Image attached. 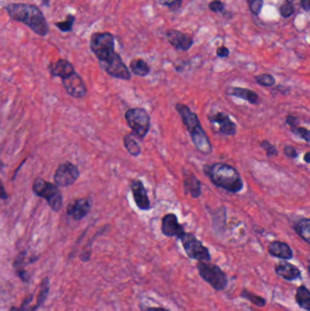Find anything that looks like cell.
Returning a JSON list of instances; mask_svg holds the SVG:
<instances>
[{"instance_id":"4","label":"cell","mask_w":310,"mask_h":311,"mask_svg":"<svg viewBox=\"0 0 310 311\" xmlns=\"http://www.w3.org/2000/svg\"><path fill=\"white\" fill-rule=\"evenodd\" d=\"M89 47L99 63L110 60L115 54V38L109 32H95L89 40Z\"/></svg>"},{"instance_id":"34","label":"cell","mask_w":310,"mask_h":311,"mask_svg":"<svg viewBox=\"0 0 310 311\" xmlns=\"http://www.w3.org/2000/svg\"><path fill=\"white\" fill-rule=\"evenodd\" d=\"M183 0H159V3L162 6L168 7L173 12H177L182 6Z\"/></svg>"},{"instance_id":"13","label":"cell","mask_w":310,"mask_h":311,"mask_svg":"<svg viewBox=\"0 0 310 311\" xmlns=\"http://www.w3.org/2000/svg\"><path fill=\"white\" fill-rule=\"evenodd\" d=\"M134 201L140 210L147 211L151 208V203L144 183L140 179H134L130 184Z\"/></svg>"},{"instance_id":"43","label":"cell","mask_w":310,"mask_h":311,"mask_svg":"<svg viewBox=\"0 0 310 311\" xmlns=\"http://www.w3.org/2000/svg\"><path fill=\"white\" fill-rule=\"evenodd\" d=\"M300 4H301V7L305 11H307V12L310 11V0H300Z\"/></svg>"},{"instance_id":"6","label":"cell","mask_w":310,"mask_h":311,"mask_svg":"<svg viewBox=\"0 0 310 311\" xmlns=\"http://www.w3.org/2000/svg\"><path fill=\"white\" fill-rule=\"evenodd\" d=\"M125 120L132 130L133 136L143 140L150 130L151 119L143 107L129 108L125 114Z\"/></svg>"},{"instance_id":"38","label":"cell","mask_w":310,"mask_h":311,"mask_svg":"<svg viewBox=\"0 0 310 311\" xmlns=\"http://www.w3.org/2000/svg\"><path fill=\"white\" fill-rule=\"evenodd\" d=\"M25 258H26V252H22L18 256V258L15 259L14 268L17 270H22V267L25 265Z\"/></svg>"},{"instance_id":"44","label":"cell","mask_w":310,"mask_h":311,"mask_svg":"<svg viewBox=\"0 0 310 311\" xmlns=\"http://www.w3.org/2000/svg\"><path fill=\"white\" fill-rule=\"evenodd\" d=\"M90 256H91V252L88 251V250H86V251L83 252V253L81 254L80 258L82 259V261L86 262V261H88V260L90 259Z\"/></svg>"},{"instance_id":"21","label":"cell","mask_w":310,"mask_h":311,"mask_svg":"<svg viewBox=\"0 0 310 311\" xmlns=\"http://www.w3.org/2000/svg\"><path fill=\"white\" fill-rule=\"evenodd\" d=\"M49 70L53 77H59L61 79H65L76 72L72 64L69 61L62 59H60L55 63H52L49 66Z\"/></svg>"},{"instance_id":"30","label":"cell","mask_w":310,"mask_h":311,"mask_svg":"<svg viewBox=\"0 0 310 311\" xmlns=\"http://www.w3.org/2000/svg\"><path fill=\"white\" fill-rule=\"evenodd\" d=\"M259 146H261V148L264 150L269 158L277 157V155H278L277 147L274 146V145L271 143L270 141H269V140H267V139L261 141V142L259 143Z\"/></svg>"},{"instance_id":"14","label":"cell","mask_w":310,"mask_h":311,"mask_svg":"<svg viewBox=\"0 0 310 311\" xmlns=\"http://www.w3.org/2000/svg\"><path fill=\"white\" fill-rule=\"evenodd\" d=\"M62 83L64 87L66 88V92L74 98L80 99L86 96V85L82 78L77 72L71 74L65 79H62Z\"/></svg>"},{"instance_id":"32","label":"cell","mask_w":310,"mask_h":311,"mask_svg":"<svg viewBox=\"0 0 310 311\" xmlns=\"http://www.w3.org/2000/svg\"><path fill=\"white\" fill-rule=\"evenodd\" d=\"M290 130L291 132L293 133L294 135L299 137L300 139H304L307 143H310V131L307 127L298 126L297 127H295V128H293V129H290Z\"/></svg>"},{"instance_id":"3","label":"cell","mask_w":310,"mask_h":311,"mask_svg":"<svg viewBox=\"0 0 310 311\" xmlns=\"http://www.w3.org/2000/svg\"><path fill=\"white\" fill-rule=\"evenodd\" d=\"M176 110L182 119L186 130L190 134L192 142L198 151L204 155H210L212 153V144L204 128L201 126L198 115L193 112L189 106L182 103L176 105Z\"/></svg>"},{"instance_id":"9","label":"cell","mask_w":310,"mask_h":311,"mask_svg":"<svg viewBox=\"0 0 310 311\" xmlns=\"http://www.w3.org/2000/svg\"><path fill=\"white\" fill-rule=\"evenodd\" d=\"M99 65L104 71L115 79L131 80V72L118 53L115 54L110 60L99 63Z\"/></svg>"},{"instance_id":"11","label":"cell","mask_w":310,"mask_h":311,"mask_svg":"<svg viewBox=\"0 0 310 311\" xmlns=\"http://www.w3.org/2000/svg\"><path fill=\"white\" fill-rule=\"evenodd\" d=\"M208 120L214 125H218V132L226 136H235L238 131L237 125L230 117L224 112H213L208 115Z\"/></svg>"},{"instance_id":"29","label":"cell","mask_w":310,"mask_h":311,"mask_svg":"<svg viewBox=\"0 0 310 311\" xmlns=\"http://www.w3.org/2000/svg\"><path fill=\"white\" fill-rule=\"evenodd\" d=\"M255 80L259 86H266V87H270L276 84V80L270 74H261L258 75Z\"/></svg>"},{"instance_id":"7","label":"cell","mask_w":310,"mask_h":311,"mask_svg":"<svg viewBox=\"0 0 310 311\" xmlns=\"http://www.w3.org/2000/svg\"><path fill=\"white\" fill-rule=\"evenodd\" d=\"M33 191L37 196L46 199L54 211H60L62 208L63 199L58 186L44 179H37L34 182Z\"/></svg>"},{"instance_id":"39","label":"cell","mask_w":310,"mask_h":311,"mask_svg":"<svg viewBox=\"0 0 310 311\" xmlns=\"http://www.w3.org/2000/svg\"><path fill=\"white\" fill-rule=\"evenodd\" d=\"M286 124L289 126L290 129H293L295 127L299 126V121L296 116L294 115H289L286 119Z\"/></svg>"},{"instance_id":"20","label":"cell","mask_w":310,"mask_h":311,"mask_svg":"<svg viewBox=\"0 0 310 311\" xmlns=\"http://www.w3.org/2000/svg\"><path fill=\"white\" fill-rule=\"evenodd\" d=\"M229 95L232 97L245 100L255 106H258L261 102L260 97L257 92L245 87H239V86L232 87L229 91Z\"/></svg>"},{"instance_id":"12","label":"cell","mask_w":310,"mask_h":311,"mask_svg":"<svg viewBox=\"0 0 310 311\" xmlns=\"http://www.w3.org/2000/svg\"><path fill=\"white\" fill-rule=\"evenodd\" d=\"M161 231L168 238L176 237L178 239L185 234L184 227L178 222V217L174 213H168L162 218Z\"/></svg>"},{"instance_id":"41","label":"cell","mask_w":310,"mask_h":311,"mask_svg":"<svg viewBox=\"0 0 310 311\" xmlns=\"http://www.w3.org/2000/svg\"><path fill=\"white\" fill-rule=\"evenodd\" d=\"M18 275H19L20 279L23 282H25V283H27L29 281V279H30L29 273L27 270H18Z\"/></svg>"},{"instance_id":"23","label":"cell","mask_w":310,"mask_h":311,"mask_svg":"<svg viewBox=\"0 0 310 311\" xmlns=\"http://www.w3.org/2000/svg\"><path fill=\"white\" fill-rule=\"evenodd\" d=\"M294 230L305 242L310 244V219L308 218L297 220L293 227Z\"/></svg>"},{"instance_id":"47","label":"cell","mask_w":310,"mask_h":311,"mask_svg":"<svg viewBox=\"0 0 310 311\" xmlns=\"http://www.w3.org/2000/svg\"><path fill=\"white\" fill-rule=\"evenodd\" d=\"M288 3H292V2H294L295 0H286Z\"/></svg>"},{"instance_id":"1","label":"cell","mask_w":310,"mask_h":311,"mask_svg":"<svg viewBox=\"0 0 310 311\" xmlns=\"http://www.w3.org/2000/svg\"><path fill=\"white\" fill-rule=\"evenodd\" d=\"M10 20L20 22L40 37L49 33V25L40 8L28 3H10L5 6Z\"/></svg>"},{"instance_id":"27","label":"cell","mask_w":310,"mask_h":311,"mask_svg":"<svg viewBox=\"0 0 310 311\" xmlns=\"http://www.w3.org/2000/svg\"><path fill=\"white\" fill-rule=\"evenodd\" d=\"M240 297L244 299L248 300L252 304L257 306L258 308H264L267 305V300L263 297L257 296L256 294H254L253 292L249 291L248 290H243L240 293Z\"/></svg>"},{"instance_id":"37","label":"cell","mask_w":310,"mask_h":311,"mask_svg":"<svg viewBox=\"0 0 310 311\" xmlns=\"http://www.w3.org/2000/svg\"><path fill=\"white\" fill-rule=\"evenodd\" d=\"M284 154L289 158V159H297V156H298V153H297V149L293 146H286L284 147Z\"/></svg>"},{"instance_id":"19","label":"cell","mask_w":310,"mask_h":311,"mask_svg":"<svg viewBox=\"0 0 310 311\" xmlns=\"http://www.w3.org/2000/svg\"><path fill=\"white\" fill-rule=\"evenodd\" d=\"M91 207L90 200L87 199H77L67 207V213L73 219L80 220L86 217Z\"/></svg>"},{"instance_id":"15","label":"cell","mask_w":310,"mask_h":311,"mask_svg":"<svg viewBox=\"0 0 310 311\" xmlns=\"http://www.w3.org/2000/svg\"><path fill=\"white\" fill-rule=\"evenodd\" d=\"M165 36L169 44L178 50L187 51L188 49L191 48L194 44V40H192L191 37H189L186 34L182 33L178 30L169 29L166 31Z\"/></svg>"},{"instance_id":"8","label":"cell","mask_w":310,"mask_h":311,"mask_svg":"<svg viewBox=\"0 0 310 311\" xmlns=\"http://www.w3.org/2000/svg\"><path fill=\"white\" fill-rule=\"evenodd\" d=\"M179 239L188 258L204 262L211 261V254L209 249L205 247L193 233L185 232V234Z\"/></svg>"},{"instance_id":"10","label":"cell","mask_w":310,"mask_h":311,"mask_svg":"<svg viewBox=\"0 0 310 311\" xmlns=\"http://www.w3.org/2000/svg\"><path fill=\"white\" fill-rule=\"evenodd\" d=\"M80 177L79 168L71 163L67 162L60 166L55 174V182L59 187H68L76 182Z\"/></svg>"},{"instance_id":"31","label":"cell","mask_w":310,"mask_h":311,"mask_svg":"<svg viewBox=\"0 0 310 311\" xmlns=\"http://www.w3.org/2000/svg\"><path fill=\"white\" fill-rule=\"evenodd\" d=\"M33 294H31L30 296H28L27 298H25V300L23 301L22 305L20 306V308H17V307H12L10 308L9 311H37L38 309L36 308V306L31 307L30 303L32 302L33 300Z\"/></svg>"},{"instance_id":"45","label":"cell","mask_w":310,"mask_h":311,"mask_svg":"<svg viewBox=\"0 0 310 311\" xmlns=\"http://www.w3.org/2000/svg\"><path fill=\"white\" fill-rule=\"evenodd\" d=\"M7 198V194L0 181V199H6Z\"/></svg>"},{"instance_id":"5","label":"cell","mask_w":310,"mask_h":311,"mask_svg":"<svg viewBox=\"0 0 310 311\" xmlns=\"http://www.w3.org/2000/svg\"><path fill=\"white\" fill-rule=\"evenodd\" d=\"M197 270L200 278L210 285L217 291H222L226 290L228 285V277L220 267L210 262L198 261Z\"/></svg>"},{"instance_id":"42","label":"cell","mask_w":310,"mask_h":311,"mask_svg":"<svg viewBox=\"0 0 310 311\" xmlns=\"http://www.w3.org/2000/svg\"><path fill=\"white\" fill-rule=\"evenodd\" d=\"M139 308H140L141 311H170L165 308H162V307H145V306L140 305Z\"/></svg>"},{"instance_id":"36","label":"cell","mask_w":310,"mask_h":311,"mask_svg":"<svg viewBox=\"0 0 310 311\" xmlns=\"http://www.w3.org/2000/svg\"><path fill=\"white\" fill-rule=\"evenodd\" d=\"M208 7L215 13H223L225 11V4L220 0H213L208 4Z\"/></svg>"},{"instance_id":"25","label":"cell","mask_w":310,"mask_h":311,"mask_svg":"<svg viewBox=\"0 0 310 311\" xmlns=\"http://www.w3.org/2000/svg\"><path fill=\"white\" fill-rule=\"evenodd\" d=\"M124 146L127 152L133 157H139L142 152L139 142L135 139L132 134H127L124 137Z\"/></svg>"},{"instance_id":"28","label":"cell","mask_w":310,"mask_h":311,"mask_svg":"<svg viewBox=\"0 0 310 311\" xmlns=\"http://www.w3.org/2000/svg\"><path fill=\"white\" fill-rule=\"evenodd\" d=\"M76 21V17L71 14H68L66 16V20L62 22H56L54 23V26L57 27L58 29H60L61 32L63 33H68L71 32L73 30V27Z\"/></svg>"},{"instance_id":"35","label":"cell","mask_w":310,"mask_h":311,"mask_svg":"<svg viewBox=\"0 0 310 311\" xmlns=\"http://www.w3.org/2000/svg\"><path fill=\"white\" fill-rule=\"evenodd\" d=\"M279 13L283 17L284 19H288L291 17L293 14L295 13V8L292 5V3H285L280 8H279Z\"/></svg>"},{"instance_id":"24","label":"cell","mask_w":310,"mask_h":311,"mask_svg":"<svg viewBox=\"0 0 310 311\" xmlns=\"http://www.w3.org/2000/svg\"><path fill=\"white\" fill-rule=\"evenodd\" d=\"M129 67L131 72L139 77H145L150 73V66L145 60L141 59L133 60L129 64Z\"/></svg>"},{"instance_id":"17","label":"cell","mask_w":310,"mask_h":311,"mask_svg":"<svg viewBox=\"0 0 310 311\" xmlns=\"http://www.w3.org/2000/svg\"><path fill=\"white\" fill-rule=\"evenodd\" d=\"M268 251L272 257L283 260H290L294 257V252L290 246L279 240L270 242L268 246Z\"/></svg>"},{"instance_id":"33","label":"cell","mask_w":310,"mask_h":311,"mask_svg":"<svg viewBox=\"0 0 310 311\" xmlns=\"http://www.w3.org/2000/svg\"><path fill=\"white\" fill-rule=\"evenodd\" d=\"M249 6L251 13L255 16H258L261 13L264 0H246Z\"/></svg>"},{"instance_id":"18","label":"cell","mask_w":310,"mask_h":311,"mask_svg":"<svg viewBox=\"0 0 310 311\" xmlns=\"http://www.w3.org/2000/svg\"><path fill=\"white\" fill-rule=\"evenodd\" d=\"M275 272L277 276L287 281H294L301 278V271L297 266L293 265L289 261H280L275 266Z\"/></svg>"},{"instance_id":"16","label":"cell","mask_w":310,"mask_h":311,"mask_svg":"<svg viewBox=\"0 0 310 311\" xmlns=\"http://www.w3.org/2000/svg\"><path fill=\"white\" fill-rule=\"evenodd\" d=\"M183 178H184V190L186 195L190 196L193 199H198L201 194V182L197 178V176L189 169L183 168Z\"/></svg>"},{"instance_id":"2","label":"cell","mask_w":310,"mask_h":311,"mask_svg":"<svg viewBox=\"0 0 310 311\" xmlns=\"http://www.w3.org/2000/svg\"><path fill=\"white\" fill-rule=\"evenodd\" d=\"M205 175L219 188L230 193H239L244 188V181L238 170L226 163L204 165Z\"/></svg>"},{"instance_id":"26","label":"cell","mask_w":310,"mask_h":311,"mask_svg":"<svg viewBox=\"0 0 310 311\" xmlns=\"http://www.w3.org/2000/svg\"><path fill=\"white\" fill-rule=\"evenodd\" d=\"M49 290H50V280H49V278L46 277L42 279L41 284H40V290L39 295H38L37 304L35 305L37 309H39L40 306L43 305V303L46 301L48 293H49Z\"/></svg>"},{"instance_id":"22","label":"cell","mask_w":310,"mask_h":311,"mask_svg":"<svg viewBox=\"0 0 310 311\" xmlns=\"http://www.w3.org/2000/svg\"><path fill=\"white\" fill-rule=\"evenodd\" d=\"M295 300L299 308L303 309L304 311H310V291L305 285L297 288Z\"/></svg>"},{"instance_id":"40","label":"cell","mask_w":310,"mask_h":311,"mask_svg":"<svg viewBox=\"0 0 310 311\" xmlns=\"http://www.w3.org/2000/svg\"><path fill=\"white\" fill-rule=\"evenodd\" d=\"M229 49L227 46H219L217 49V55L219 58H227L229 56Z\"/></svg>"},{"instance_id":"46","label":"cell","mask_w":310,"mask_h":311,"mask_svg":"<svg viewBox=\"0 0 310 311\" xmlns=\"http://www.w3.org/2000/svg\"><path fill=\"white\" fill-rule=\"evenodd\" d=\"M304 160H305V162L307 163V164H310V153L307 152L305 154V156H304Z\"/></svg>"}]
</instances>
